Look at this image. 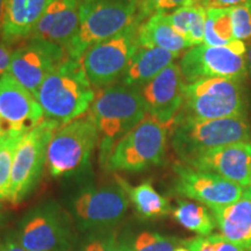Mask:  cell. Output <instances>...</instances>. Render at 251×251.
Instances as JSON below:
<instances>
[{"label":"cell","instance_id":"obj_15","mask_svg":"<svg viewBox=\"0 0 251 251\" xmlns=\"http://www.w3.org/2000/svg\"><path fill=\"white\" fill-rule=\"evenodd\" d=\"M185 85L179 64L172 63L139 87L147 114L166 128H171L183 103Z\"/></svg>","mask_w":251,"mask_h":251},{"label":"cell","instance_id":"obj_29","mask_svg":"<svg viewBox=\"0 0 251 251\" xmlns=\"http://www.w3.org/2000/svg\"><path fill=\"white\" fill-rule=\"evenodd\" d=\"M184 241V240H183ZM183 241L175 237H166L157 233L144 231L136 237L133 251H175Z\"/></svg>","mask_w":251,"mask_h":251},{"label":"cell","instance_id":"obj_12","mask_svg":"<svg viewBox=\"0 0 251 251\" xmlns=\"http://www.w3.org/2000/svg\"><path fill=\"white\" fill-rule=\"evenodd\" d=\"M120 184L85 187L74 200V214L81 229H100L124 219L128 199Z\"/></svg>","mask_w":251,"mask_h":251},{"label":"cell","instance_id":"obj_18","mask_svg":"<svg viewBox=\"0 0 251 251\" xmlns=\"http://www.w3.org/2000/svg\"><path fill=\"white\" fill-rule=\"evenodd\" d=\"M79 27V1L55 0L34 27L29 39H42L65 49Z\"/></svg>","mask_w":251,"mask_h":251},{"label":"cell","instance_id":"obj_33","mask_svg":"<svg viewBox=\"0 0 251 251\" xmlns=\"http://www.w3.org/2000/svg\"><path fill=\"white\" fill-rule=\"evenodd\" d=\"M250 0H196V5L207 8H233Z\"/></svg>","mask_w":251,"mask_h":251},{"label":"cell","instance_id":"obj_14","mask_svg":"<svg viewBox=\"0 0 251 251\" xmlns=\"http://www.w3.org/2000/svg\"><path fill=\"white\" fill-rule=\"evenodd\" d=\"M177 174L176 191L186 198L216 208L236 202L243 197L244 188L208 171H200L185 164L175 166Z\"/></svg>","mask_w":251,"mask_h":251},{"label":"cell","instance_id":"obj_40","mask_svg":"<svg viewBox=\"0 0 251 251\" xmlns=\"http://www.w3.org/2000/svg\"><path fill=\"white\" fill-rule=\"evenodd\" d=\"M4 5H5V0H0V26H1L2 13H4Z\"/></svg>","mask_w":251,"mask_h":251},{"label":"cell","instance_id":"obj_42","mask_svg":"<svg viewBox=\"0 0 251 251\" xmlns=\"http://www.w3.org/2000/svg\"><path fill=\"white\" fill-rule=\"evenodd\" d=\"M79 1V4H81V2H87V1H92V0H78Z\"/></svg>","mask_w":251,"mask_h":251},{"label":"cell","instance_id":"obj_35","mask_svg":"<svg viewBox=\"0 0 251 251\" xmlns=\"http://www.w3.org/2000/svg\"><path fill=\"white\" fill-rule=\"evenodd\" d=\"M2 251H29V250L25 249V248L18 242L17 237L8 236L5 240V244L2 246Z\"/></svg>","mask_w":251,"mask_h":251},{"label":"cell","instance_id":"obj_28","mask_svg":"<svg viewBox=\"0 0 251 251\" xmlns=\"http://www.w3.org/2000/svg\"><path fill=\"white\" fill-rule=\"evenodd\" d=\"M21 139L23 137L12 135L0 150V200L8 199L13 157Z\"/></svg>","mask_w":251,"mask_h":251},{"label":"cell","instance_id":"obj_25","mask_svg":"<svg viewBox=\"0 0 251 251\" xmlns=\"http://www.w3.org/2000/svg\"><path fill=\"white\" fill-rule=\"evenodd\" d=\"M172 216L185 229L200 236H209L215 228V219L205 206L198 202L179 200Z\"/></svg>","mask_w":251,"mask_h":251},{"label":"cell","instance_id":"obj_41","mask_svg":"<svg viewBox=\"0 0 251 251\" xmlns=\"http://www.w3.org/2000/svg\"><path fill=\"white\" fill-rule=\"evenodd\" d=\"M2 219H4V214H2V206L0 203V225L2 224Z\"/></svg>","mask_w":251,"mask_h":251},{"label":"cell","instance_id":"obj_21","mask_svg":"<svg viewBox=\"0 0 251 251\" xmlns=\"http://www.w3.org/2000/svg\"><path fill=\"white\" fill-rule=\"evenodd\" d=\"M178 57L179 55L165 49L140 47L120 79L121 84L139 89L175 63L174 61Z\"/></svg>","mask_w":251,"mask_h":251},{"label":"cell","instance_id":"obj_30","mask_svg":"<svg viewBox=\"0 0 251 251\" xmlns=\"http://www.w3.org/2000/svg\"><path fill=\"white\" fill-rule=\"evenodd\" d=\"M186 242L191 251H244L219 234L190 238Z\"/></svg>","mask_w":251,"mask_h":251},{"label":"cell","instance_id":"obj_23","mask_svg":"<svg viewBox=\"0 0 251 251\" xmlns=\"http://www.w3.org/2000/svg\"><path fill=\"white\" fill-rule=\"evenodd\" d=\"M117 183L121 185L133 203L137 214L146 219L162 218L171 212L169 200L153 188L151 181L146 180L137 186H130L127 181L117 177Z\"/></svg>","mask_w":251,"mask_h":251},{"label":"cell","instance_id":"obj_31","mask_svg":"<svg viewBox=\"0 0 251 251\" xmlns=\"http://www.w3.org/2000/svg\"><path fill=\"white\" fill-rule=\"evenodd\" d=\"M231 21L235 39L238 41L251 40V5L250 1L231 8Z\"/></svg>","mask_w":251,"mask_h":251},{"label":"cell","instance_id":"obj_36","mask_svg":"<svg viewBox=\"0 0 251 251\" xmlns=\"http://www.w3.org/2000/svg\"><path fill=\"white\" fill-rule=\"evenodd\" d=\"M12 135L8 133L7 130L5 129L4 127H2L1 125H0V150L2 149V147L5 146L6 142H7V140L11 137Z\"/></svg>","mask_w":251,"mask_h":251},{"label":"cell","instance_id":"obj_20","mask_svg":"<svg viewBox=\"0 0 251 251\" xmlns=\"http://www.w3.org/2000/svg\"><path fill=\"white\" fill-rule=\"evenodd\" d=\"M212 212L222 236L244 251H251V200L241 198Z\"/></svg>","mask_w":251,"mask_h":251},{"label":"cell","instance_id":"obj_10","mask_svg":"<svg viewBox=\"0 0 251 251\" xmlns=\"http://www.w3.org/2000/svg\"><path fill=\"white\" fill-rule=\"evenodd\" d=\"M179 67L187 84L207 78L243 81L248 76L246 45L236 40L226 47H193L183 55Z\"/></svg>","mask_w":251,"mask_h":251},{"label":"cell","instance_id":"obj_4","mask_svg":"<svg viewBox=\"0 0 251 251\" xmlns=\"http://www.w3.org/2000/svg\"><path fill=\"white\" fill-rule=\"evenodd\" d=\"M141 23L137 0H92L79 4V27L65 51L79 59L91 47ZM142 24V23H141Z\"/></svg>","mask_w":251,"mask_h":251},{"label":"cell","instance_id":"obj_13","mask_svg":"<svg viewBox=\"0 0 251 251\" xmlns=\"http://www.w3.org/2000/svg\"><path fill=\"white\" fill-rule=\"evenodd\" d=\"M67 56L61 46L42 39H29L12 52L8 74L35 96L47 76Z\"/></svg>","mask_w":251,"mask_h":251},{"label":"cell","instance_id":"obj_7","mask_svg":"<svg viewBox=\"0 0 251 251\" xmlns=\"http://www.w3.org/2000/svg\"><path fill=\"white\" fill-rule=\"evenodd\" d=\"M99 133L89 114L59 128L47 150V168L54 178L80 175L90 164Z\"/></svg>","mask_w":251,"mask_h":251},{"label":"cell","instance_id":"obj_3","mask_svg":"<svg viewBox=\"0 0 251 251\" xmlns=\"http://www.w3.org/2000/svg\"><path fill=\"white\" fill-rule=\"evenodd\" d=\"M247 113L248 99L242 81L228 78H207L185 85L183 103L175 124L247 118Z\"/></svg>","mask_w":251,"mask_h":251},{"label":"cell","instance_id":"obj_37","mask_svg":"<svg viewBox=\"0 0 251 251\" xmlns=\"http://www.w3.org/2000/svg\"><path fill=\"white\" fill-rule=\"evenodd\" d=\"M247 69H248V75L251 78V43L249 45V48L247 50Z\"/></svg>","mask_w":251,"mask_h":251},{"label":"cell","instance_id":"obj_45","mask_svg":"<svg viewBox=\"0 0 251 251\" xmlns=\"http://www.w3.org/2000/svg\"><path fill=\"white\" fill-rule=\"evenodd\" d=\"M250 5H251V0H250Z\"/></svg>","mask_w":251,"mask_h":251},{"label":"cell","instance_id":"obj_27","mask_svg":"<svg viewBox=\"0 0 251 251\" xmlns=\"http://www.w3.org/2000/svg\"><path fill=\"white\" fill-rule=\"evenodd\" d=\"M196 5V0H137L141 23L157 14H170L181 7Z\"/></svg>","mask_w":251,"mask_h":251},{"label":"cell","instance_id":"obj_44","mask_svg":"<svg viewBox=\"0 0 251 251\" xmlns=\"http://www.w3.org/2000/svg\"><path fill=\"white\" fill-rule=\"evenodd\" d=\"M249 186H251V180H250V185H249Z\"/></svg>","mask_w":251,"mask_h":251},{"label":"cell","instance_id":"obj_5","mask_svg":"<svg viewBox=\"0 0 251 251\" xmlns=\"http://www.w3.org/2000/svg\"><path fill=\"white\" fill-rule=\"evenodd\" d=\"M171 128V143L184 163L209 150L251 139L247 118L184 121Z\"/></svg>","mask_w":251,"mask_h":251},{"label":"cell","instance_id":"obj_19","mask_svg":"<svg viewBox=\"0 0 251 251\" xmlns=\"http://www.w3.org/2000/svg\"><path fill=\"white\" fill-rule=\"evenodd\" d=\"M55 0H5L0 34L7 45L29 39L34 27Z\"/></svg>","mask_w":251,"mask_h":251},{"label":"cell","instance_id":"obj_24","mask_svg":"<svg viewBox=\"0 0 251 251\" xmlns=\"http://www.w3.org/2000/svg\"><path fill=\"white\" fill-rule=\"evenodd\" d=\"M169 23L178 34L187 41L190 47L203 43L206 9L199 5H190L166 14Z\"/></svg>","mask_w":251,"mask_h":251},{"label":"cell","instance_id":"obj_38","mask_svg":"<svg viewBox=\"0 0 251 251\" xmlns=\"http://www.w3.org/2000/svg\"><path fill=\"white\" fill-rule=\"evenodd\" d=\"M175 251H191V250H190V248H188V246H187L186 241H183V243H181L180 246H178L177 249H176Z\"/></svg>","mask_w":251,"mask_h":251},{"label":"cell","instance_id":"obj_6","mask_svg":"<svg viewBox=\"0 0 251 251\" xmlns=\"http://www.w3.org/2000/svg\"><path fill=\"white\" fill-rule=\"evenodd\" d=\"M168 128L147 115L118 141L102 163L109 171L140 172L164 161Z\"/></svg>","mask_w":251,"mask_h":251},{"label":"cell","instance_id":"obj_11","mask_svg":"<svg viewBox=\"0 0 251 251\" xmlns=\"http://www.w3.org/2000/svg\"><path fill=\"white\" fill-rule=\"evenodd\" d=\"M15 237L29 251H70L72 241L67 216L54 202L42 203L28 212Z\"/></svg>","mask_w":251,"mask_h":251},{"label":"cell","instance_id":"obj_43","mask_svg":"<svg viewBox=\"0 0 251 251\" xmlns=\"http://www.w3.org/2000/svg\"><path fill=\"white\" fill-rule=\"evenodd\" d=\"M0 251H2V247L1 246H0Z\"/></svg>","mask_w":251,"mask_h":251},{"label":"cell","instance_id":"obj_26","mask_svg":"<svg viewBox=\"0 0 251 251\" xmlns=\"http://www.w3.org/2000/svg\"><path fill=\"white\" fill-rule=\"evenodd\" d=\"M234 41L231 8H207L203 45L226 47Z\"/></svg>","mask_w":251,"mask_h":251},{"label":"cell","instance_id":"obj_34","mask_svg":"<svg viewBox=\"0 0 251 251\" xmlns=\"http://www.w3.org/2000/svg\"><path fill=\"white\" fill-rule=\"evenodd\" d=\"M12 52L7 47V43L0 36V76L8 72L11 65Z\"/></svg>","mask_w":251,"mask_h":251},{"label":"cell","instance_id":"obj_22","mask_svg":"<svg viewBox=\"0 0 251 251\" xmlns=\"http://www.w3.org/2000/svg\"><path fill=\"white\" fill-rule=\"evenodd\" d=\"M139 42L146 48H161L180 55L190 45L169 23L166 14H157L147 19L139 28Z\"/></svg>","mask_w":251,"mask_h":251},{"label":"cell","instance_id":"obj_9","mask_svg":"<svg viewBox=\"0 0 251 251\" xmlns=\"http://www.w3.org/2000/svg\"><path fill=\"white\" fill-rule=\"evenodd\" d=\"M135 23L121 33L91 47L81 57V64L91 84L96 87L114 85L121 79L140 48L139 28Z\"/></svg>","mask_w":251,"mask_h":251},{"label":"cell","instance_id":"obj_17","mask_svg":"<svg viewBox=\"0 0 251 251\" xmlns=\"http://www.w3.org/2000/svg\"><path fill=\"white\" fill-rule=\"evenodd\" d=\"M184 164L200 171L213 172L240 186L248 187L251 180V141L209 150Z\"/></svg>","mask_w":251,"mask_h":251},{"label":"cell","instance_id":"obj_2","mask_svg":"<svg viewBox=\"0 0 251 251\" xmlns=\"http://www.w3.org/2000/svg\"><path fill=\"white\" fill-rule=\"evenodd\" d=\"M89 115L99 133L100 163L106 161L113 147L147 117L137 87L114 84L99 92Z\"/></svg>","mask_w":251,"mask_h":251},{"label":"cell","instance_id":"obj_8","mask_svg":"<svg viewBox=\"0 0 251 251\" xmlns=\"http://www.w3.org/2000/svg\"><path fill=\"white\" fill-rule=\"evenodd\" d=\"M59 127L58 122L45 119L20 140L12 164L8 193L11 203H20L39 184L47 164L49 142Z\"/></svg>","mask_w":251,"mask_h":251},{"label":"cell","instance_id":"obj_1","mask_svg":"<svg viewBox=\"0 0 251 251\" xmlns=\"http://www.w3.org/2000/svg\"><path fill=\"white\" fill-rule=\"evenodd\" d=\"M94 96L81 62L67 56L47 76L34 97L46 119L68 125L89 111Z\"/></svg>","mask_w":251,"mask_h":251},{"label":"cell","instance_id":"obj_16","mask_svg":"<svg viewBox=\"0 0 251 251\" xmlns=\"http://www.w3.org/2000/svg\"><path fill=\"white\" fill-rule=\"evenodd\" d=\"M35 97L8 72L0 76V125L11 135L24 137L42 121Z\"/></svg>","mask_w":251,"mask_h":251},{"label":"cell","instance_id":"obj_32","mask_svg":"<svg viewBox=\"0 0 251 251\" xmlns=\"http://www.w3.org/2000/svg\"><path fill=\"white\" fill-rule=\"evenodd\" d=\"M83 251H133V249L117 237L106 236L92 240L86 244Z\"/></svg>","mask_w":251,"mask_h":251},{"label":"cell","instance_id":"obj_39","mask_svg":"<svg viewBox=\"0 0 251 251\" xmlns=\"http://www.w3.org/2000/svg\"><path fill=\"white\" fill-rule=\"evenodd\" d=\"M242 198H246V199L251 200V186H248L246 190H244Z\"/></svg>","mask_w":251,"mask_h":251}]
</instances>
